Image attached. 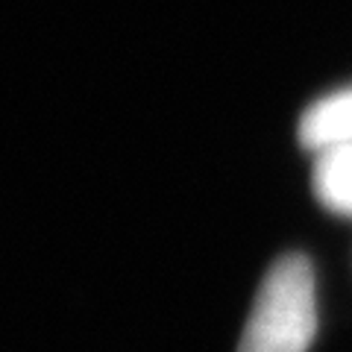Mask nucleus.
<instances>
[{
	"label": "nucleus",
	"instance_id": "f257e3e1",
	"mask_svg": "<svg viewBox=\"0 0 352 352\" xmlns=\"http://www.w3.org/2000/svg\"><path fill=\"white\" fill-rule=\"evenodd\" d=\"M317 335L314 270L305 256H282L264 276L238 352H308Z\"/></svg>",
	"mask_w": 352,
	"mask_h": 352
},
{
	"label": "nucleus",
	"instance_id": "f03ea898",
	"mask_svg": "<svg viewBox=\"0 0 352 352\" xmlns=\"http://www.w3.org/2000/svg\"><path fill=\"white\" fill-rule=\"evenodd\" d=\"M300 141L311 153L352 147V85L305 109L300 118Z\"/></svg>",
	"mask_w": 352,
	"mask_h": 352
},
{
	"label": "nucleus",
	"instance_id": "7ed1b4c3",
	"mask_svg": "<svg viewBox=\"0 0 352 352\" xmlns=\"http://www.w3.org/2000/svg\"><path fill=\"white\" fill-rule=\"evenodd\" d=\"M314 194L329 212L352 217V147L317 153Z\"/></svg>",
	"mask_w": 352,
	"mask_h": 352
}]
</instances>
